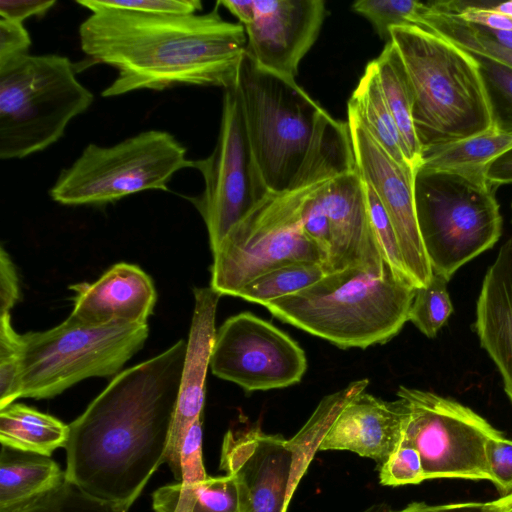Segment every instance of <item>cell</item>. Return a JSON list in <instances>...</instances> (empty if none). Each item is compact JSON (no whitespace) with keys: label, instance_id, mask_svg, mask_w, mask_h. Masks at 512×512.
Here are the masks:
<instances>
[{"label":"cell","instance_id":"6da1fadb","mask_svg":"<svg viewBox=\"0 0 512 512\" xmlns=\"http://www.w3.org/2000/svg\"><path fill=\"white\" fill-rule=\"evenodd\" d=\"M187 341L117 374L69 425L65 479L128 511L165 463Z\"/></svg>","mask_w":512,"mask_h":512},{"label":"cell","instance_id":"7a4b0ae2","mask_svg":"<svg viewBox=\"0 0 512 512\" xmlns=\"http://www.w3.org/2000/svg\"><path fill=\"white\" fill-rule=\"evenodd\" d=\"M83 7L91 14L79 26L82 51L117 71L103 97L178 85H236L247 36L240 23L221 17L218 2L210 12L186 15Z\"/></svg>","mask_w":512,"mask_h":512},{"label":"cell","instance_id":"3957f363","mask_svg":"<svg viewBox=\"0 0 512 512\" xmlns=\"http://www.w3.org/2000/svg\"><path fill=\"white\" fill-rule=\"evenodd\" d=\"M236 87L269 192L296 190L357 168L347 122L334 119L295 80L260 68L245 52Z\"/></svg>","mask_w":512,"mask_h":512},{"label":"cell","instance_id":"277c9868","mask_svg":"<svg viewBox=\"0 0 512 512\" xmlns=\"http://www.w3.org/2000/svg\"><path fill=\"white\" fill-rule=\"evenodd\" d=\"M414 94L412 118L422 154L492 129L474 56L418 26L390 29Z\"/></svg>","mask_w":512,"mask_h":512},{"label":"cell","instance_id":"5b68a950","mask_svg":"<svg viewBox=\"0 0 512 512\" xmlns=\"http://www.w3.org/2000/svg\"><path fill=\"white\" fill-rule=\"evenodd\" d=\"M415 293L416 287L388 265L382 276L350 267L264 307L279 320L337 347L365 349L401 331Z\"/></svg>","mask_w":512,"mask_h":512},{"label":"cell","instance_id":"8992f818","mask_svg":"<svg viewBox=\"0 0 512 512\" xmlns=\"http://www.w3.org/2000/svg\"><path fill=\"white\" fill-rule=\"evenodd\" d=\"M484 168L414 171V202L421 240L434 274L447 280L492 248L502 235L496 188Z\"/></svg>","mask_w":512,"mask_h":512},{"label":"cell","instance_id":"52a82bcc","mask_svg":"<svg viewBox=\"0 0 512 512\" xmlns=\"http://www.w3.org/2000/svg\"><path fill=\"white\" fill-rule=\"evenodd\" d=\"M93 100L66 56L26 54L0 66V159L53 145Z\"/></svg>","mask_w":512,"mask_h":512},{"label":"cell","instance_id":"ba28073f","mask_svg":"<svg viewBox=\"0 0 512 512\" xmlns=\"http://www.w3.org/2000/svg\"><path fill=\"white\" fill-rule=\"evenodd\" d=\"M148 333L147 323L90 325L70 314L49 330L21 335V397L52 398L84 379L119 374Z\"/></svg>","mask_w":512,"mask_h":512},{"label":"cell","instance_id":"9c48e42d","mask_svg":"<svg viewBox=\"0 0 512 512\" xmlns=\"http://www.w3.org/2000/svg\"><path fill=\"white\" fill-rule=\"evenodd\" d=\"M192 167L186 148L169 132L147 130L112 146L88 144L61 170L51 198L63 205H102L147 191H168L173 175Z\"/></svg>","mask_w":512,"mask_h":512},{"label":"cell","instance_id":"30bf717a","mask_svg":"<svg viewBox=\"0 0 512 512\" xmlns=\"http://www.w3.org/2000/svg\"><path fill=\"white\" fill-rule=\"evenodd\" d=\"M324 182L268 192L212 252L210 287L222 296H235L257 277L291 263H318L325 270L326 258L301 222L304 202Z\"/></svg>","mask_w":512,"mask_h":512},{"label":"cell","instance_id":"8fae6325","mask_svg":"<svg viewBox=\"0 0 512 512\" xmlns=\"http://www.w3.org/2000/svg\"><path fill=\"white\" fill-rule=\"evenodd\" d=\"M407 407L403 438L418 451L425 480L490 481L487 445L503 435L460 402L431 391L400 386Z\"/></svg>","mask_w":512,"mask_h":512},{"label":"cell","instance_id":"7c38bea8","mask_svg":"<svg viewBox=\"0 0 512 512\" xmlns=\"http://www.w3.org/2000/svg\"><path fill=\"white\" fill-rule=\"evenodd\" d=\"M204 190L193 199L214 252L230 230L269 192L259 174L248 140L238 89L224 90L217 142L212 153L193 160Z\"/></svg>","mask_w":512,"mask_h":512},{"label":"cell","instance_id":"4fadbf2b","mask_svg":"<svg viewBox=\"0 0 512 512\" xmlns=\"http://www.w3.org/2000/svg\"><path fill=\"white\" fill-rule=\"evenodd\" d=\"M212 373L248 392L297 384L307 370L304 350L272 323L250 312L228 318L216 331Z\"/></svg>","mask_w":512,"mask_h":512},{"label":"cell","instance_id":"5bb4252c","mask_svg":"<svg viewBox=\"0 0 512 512\" xmlns=\"http://www.w3.org/2000/svg\"><path fill=\"white\" fill-rule=\"evenodd\" d=\"M357 170L385 209L395 230L404 265L416 288L426 286L433 275L416 218L414 169L402 166L374 140L356 115L347 112Z\"/></svg>","mask_w":512,"mask_h":512},{"label":"cell","instance_id":"9a60e30c","mask_svg":"<svg viewBox=\"0 0 512 512\" xmlns=\"http://www.w3.org/2000/svg\"><path fill=\"white\" fill-rule=\"evenodd\" d=\"M219 468L235 477L242 512H286L298 485L288 439L258 425L226 432Z\"/></svg>","mask_w":512,"mask_h":512},{"label":"cell","instance_id":"2e32d148","mask_svg":"<svg viewBox=\"0 0 512 512\" xmlns=\"http://www.w3.org/2000/svg\"><path fill=\"white\" fill-rule=\"evenodd\" d=\"M242 24L246 54L260 68L295 80L301 60L318 38L326 17L323 0H251Z\"/></svg>","mask_w":512,"mask_h":512},{"label":"cell","instance_id":"e0dca14e","mask_svg":"<svg viewBox=\"0 0 512 512\" xmlns=\"http://www.w3.org/2000/svg\"><path fill=\"white\" fill-rule=\"evenodd\" d=\"M329 219L327 274L357 267L374 276L387 268L368 211L366 185L357 168L328 180L318 192Z\"/></svg>","mask_w":512,"mask_h":512},{"label":"cell","instance_id":"ac0fdd59","mask_svg":"<svg viewBox=\"0 0 512 512\" xmlns=\"http://www.w3.org/2000/svg\"><path fill=\"white\" fill-rule=\"evenodd\" d=\"M406 419L407 407L401 398L385 401L363 391L339 411L319 451H351L380 467L400 445Z\"/></svg>","mask_w":512,"mask_h":512},{"label":"cell","instance_id":"d6986e66","mask_svg":"<svg viewBox=\"0 0 512 512\" xmlns=\"http://www.w3.org/2000/svg\"><path fill=\"white\" fill-rule=\"evenodd\" d=\"M222 295L211 287L194 288V310L187 340L180 391L165 463L179 479V453L190 426L203 416L205 383L216 337L215 316Z\"/></svg>","mask_w":512,"mask_h":512},{"label":"cell","instance_id":"ffe728a7","mask_svg":"<svg viewBox=\"0 0 512 512\" xmlns=\"http://www.w3.org/2000/svg\"><path fill=\"white\" fill-rule=\"evenodd\" d=\"M71 315L90 325L145 324L156 303L151 278L138 266L118 263L93 283H76Z\"/></svg>","mask_w":512,"mask_h":512},{"label":"cell","instance_id":"44dd1931","mask_svg":"<svg viewBox=\"0 0 512 512\" xmlns=\"http://www.w3.org/2000/svg\"><path fill=\"white\" fill-rule=\"evenodd\" d=\"M475 315L480 345L496 365L512 403V235L485 273Z\"/></svg>","mask_w":512,"mask_h":512},{"label":"cell","instance_id":"7402d4cb","mask_svg":"<svg viewBox=\"0 0 512 512\" xmlns=\"http://www.w3.org/2000/svg\"><path fill=\"white\" fill-rule=\"evenodd\" d=\"M65 480L50 456L1 445L0 512H14Z\"/></svg>","mask_w":512,"mask_h":512},{"label":"cell","instance_id":"603a6c76","mask_svg":"<svg viewBox=\"0 0 512 512\" xmlns=\"http://www.w3.org/2000/svg\"><path fill=\"white\" fill-rule=\"evenodd\" d=\"M380 87L400 133L409 165L415 170L421 162L412 109L414 94L411 81L395 45L389 41L374 60Z\"/></svg>","mask_w":512,"mask_h":512},{"label":"cell","instance_id":"cb8c5ba5","mask_svg":"<svg viewBox=\"0 0 512 512\" xmlns=\"http://www.w3.org/2000/svg\"><path fill=\"white\" fill-rule=\"evenodd\" d=\"M69 425L22 403L0 409V443L22 451L51 456L65 448Z\"/></svg>","mask_w":512,"mask_h":512},{"label":"cell","instance_id":"d4e9b609","mask_svg":"<svg viewBox=\"0 0 512 512\" xmlns=\"http://www.w3.org/2000/svg\"><path fill=\"white\" fill-rule=\"evenodd\" d=\"M347 111L358 117L391 158L402 166H410L400 133L384 99L374 60L367 64L348 101Z\"/></svg>","mask_w":512,"mask_h":512},{"label":"cell","instance_id":"484cf974","mask_svg":"<svg viewBox=\"0 0 512 512\" xmlns=\"http://www.w3.org/2000/svg\"><path fill=\"white\" fill-rule=\"evenodd\" d=\"M415 26L433 32L473 54L488 57L512 68V50L484 35L475 24L459 16L458 1L424 4Z\"/></svg>","mask_w":512,"mask_h":512},{"label":"cell","instance_id":"4316f807","mask_svg":"<svg viewBox=\"0 0 512 512\" xmlns=\"http://www.w3.org/2000/svg\"><path fill=\"white\" fill-rule=\"evenodd\" d=\"M510 149L512 133L492 128L422 154L419 165L437 170L487 169L490 163Z\"/></svg>","mask_w":512,"mask_h":512},{"label":"cell","instance_id":"83f0119b","mask_svg":"<svg viewBox=\"0 0 512 512\" xmlns=\"http://www.w3.org/2000/svg\"><path fill=\"white\" fill-rule=\"evenodd\" d=\"M326 274L323 266L318 263L295 262L257 277L241 288L235 296L265 306L271 301L311 286Z\"/></svg>","mask_w":512,"mask_h":512},{"label":"cell","instance_id":"f1b7e54d","mask_svg":"<svg viewBox=\"0 0 512 512\" xmlns=\"http://www.w3.org/2000/svg\"><path fill=\"white\" fill-rule=\"evenodd\" d=\"M448 282L443 276L433 273L426 286L416 288L408 321L428 338L437 336L454 310Z\"/></svg>","mask_w":512,"mask_h":512},{"label":"cell","instance_id":"f546056e","mask_svg":"<svg viewBox=\"0 0 512 512\" xmlns=\"http://www.w3.org/2000/svg\"><path fill=\"white\" fill-rule=\"evenodd\" d=\"M471 54L479 66L490 106L492 127L500 132L512 133V68L488 57Z\"/></svg>","mask_w":512,"mask_h":512},{"label":"cell","instance_id":"4dcf8cb0","mask_svg":"<svg viewBox=\"0 0 512 512\" xmlns=\"http://www.w3.org/2000/svg\"><path fill=\"white\" fill-rule=\"evenodd\" d=\"M14 512H127L113 503L85 493L66 479Z\"/></svg>","mask_w":512,"mask_h":512},{"label":"cell","instance_id":"1f68e13d","mask_svg":"<svg viewBox=\"0 0 512 512\" xmlns=\"http://www.w3.org/2000/svg\"><path fill=\"white\" fill-rule=\"evenodd\" d=\"M21 335L12 327L10 314L0 316V409L21 398Z\"/></svg>","mask_w":512,"mask_h":512},{"label":"cell","instance_id":"d6a6232c","mask_svg":"<svg viewBox=\"0 0 512 512\" xmlns=\"http://www.w3.org/2000/svg\"><path fill=\"white\" fill-rule=\"evenodd\" d=\"M424 3L414 0H360L352 8L368 19L379 36L390 41V29L413 25Z\"/></svg>","mask_w":512,"mask_h":512},{"label":"cell","instance_id":"836d02e7","mask_svg":"<svg viewBox=\"0 0 512 512\" xmlns=\"http://www.w3.org/2000/svg\"><path fill=\"white\" fill-rule=\"evenodd\" d=\"M365 185L372 229L383 261L397 276L412 284L404 265L393 225L373 189L368 184L365 183Z\"/></svg>","mask_w":512,"mask_h":512},{"label":"cell","instance_id":"e575fe53","mask_svg":"<svg viewBox=\"0 0 512 512\" xmlns=\"http://www.w3.org/2000/svg\"><path fill=\"white\" fill-rule=\"evenodd\" d=\"M191 512H242L234 476H208L195 489Z\"/></svg>","mask_w":512,"mask_h":512},{"label":"cell","instance_id":"d590c367","mask_svg":"<svg viewBox=\"0 0 512 512\" xmlns=\"http://www.w3.org/2000/svg\"><path fill=\"white\" fill-rule=\"evenodd\" d=\"M379 481L384 486L419 484L425 481L421 457L404 438L387 461L379 467Z\"/></svg>","mask_w":512,"mask_h":512},{"label":"cell","instance_id":"8d00e7d4","mask_svg":"<svg viewBox=\"0 0 512 512\" xmlns=\"http://www.w3.org/2000/svg\"><path fill=\"white\" fill-rule=\"evenodd\" d=\"M81 6H96L147 14L186 15L202 9L198 0H78Z\"/></svg>","mask_w":512,"mask_h":512},{"label":"cell","instance_id":"74e56055","mask_svg":"<svg viewBox=\"0 0 512 512\" xmlns=\"http://www.w3.org/2000/svg\"><path fill=\"white\" fill-rule=\"evenodd\" d=\"M326 182L317 187L304 202L301 209V222L305 234L318 246L325 256V270L327 273L331 250L330 225L326 211L318 196L319 190Z\"/></svg>","mask_w":512,"mask_h":512},{"label":"cell","instance_id":"f35d334b","mask_svg":"<svg viewBox=\"0 0 512 512\" xmlns=\"http://www.w3.org/2000/svg\"><path fill=\"white\" fill-rule=\"evenodd\" d=\"M487 462L491 480L501 496L512 492V439L503 435L489 441Z\"/></svg>","mask_w":512,"mask_h":512},{"label":"cell","instance_id":"ab89813d","mask_svg":"<svg viewBox=\"0 0 512 512\" xmlns=\"http://www.w3.org/2000/svg\"><path fill=\"white\" fill-rule=\"evenodd\" d=\"M31 38L23 23L0 18V66L28 54Z\"/></svg>","mask_w":512,"mask_h":512},{"label":"cell","instance_id":"60d3db41","mask_svg":"<svg viewBox=\"0 0 512 512\" xmlns=\"http://www.w3.org/2000/svg\"><path fill=\"white\" fill-rule=\"evenodd\" d=\"M459 16L467 22L485 28L512 31V16L493 9V5L458 1Z\"/></svg>","mask_w":512,"mask_h":512},{"label":"cell","instance_id":"b9f144b4","mask_svg":"<svg viewBox=\"0 0 512 512\" xmlns=\"http://www.w3.org/2000/svg\"><path fill=\"white\" fill-rule=\"evenodd\" d=\"M19 281L16 268L6 250H0V316L10 314L19 300Z\"/></svg>","mask_w":512,"mask_h":512},{"label":"cell","instance_id":"7bdbcfd3","mask_svg":"<svg viewBox=\"0 0 512 512\" xmlns=\"http://www.w3.org/2000/svg\"><path fill=\"white\" fill-rule=\"evenodd\" d=\"M55 3L54 0H1L0 18L23 23L30 17L43 16Z\"/></svg>","mask_w":512,"mask_h":512},{"label":"cell","instance_id":"ee69618b","mask_svg":"<svg viewBox=\"0 0 512 512\" xmlns=\"http://www.w3.org/2000/svg\"><path fill=\"white\" fill-rule=\"evenodd\" d=\"M391 512H483V502L469 501L435 505L412 502L402 509Z\"/></svg>","mask_w":512,"mask_h":512},{"label":"cell","instance_id":"f6af8a7d","mask_svg":"<svg viewBox=\"0 0 512 512\" xmlns=\"http://www.w3.org/2000/svg\"><path fill=\"white\" fill-rule=\"evenodd\" d=\"M486 176L488 181L495 187L512 184V149L489 164Z\"/></svg>","mask_w":512,"mask_h":512},{"label":"cell","instance_id":"bcb514c9","mask_svg":"<svg viewBox=\"0 0 512 512\" xmlns=\"http://www.w3.org/2000/svg\"><path fill=\"white\" fill-rule=\"evenodd\" d=\"M483 512H512V492L498 499L483 502Z\"/></svg>","mask_w":512,"mask_h":512},{"label":"cell","instance_id":"7dc6e473","mask_svg":"<svg viewBox=\"0 0 512 512\" xmlns=\"http://www.w3.org/2000/svg\"><path fill=\"white\" fill-rule=\"evenodd\" d=\"M478 29L486 36L500 44L501 46L512 50V31H501L478 26Z\"/></svg>","mask_w":512,"mask_h":512},{"label":"cell","instance_id":"c3c4849f","mask_svg":"<svg viewBox=\"0 0 512 512\" xmlns=\"http://www.w3.org/2000/svg\"><path fill=\"white\" fill-rule=\"evenodd\" d=\"M493 9L512 16V1L502 2L492 6Z\"/></svg>","mask_w":512,"mask_h":512},{"label":"cell","instance_id":"681fc988","mask_svg":"<svg viewBox=\"0 0 512 512\" xmlns=\"http://www.w3.org/2000/svg\"><path fill=\"white\" fill-rule=\"evenodd\" d=\"M392 509L388 504L380 503L369 506L367 509L361 512H391Z\"/></svg>","mask_w":512,"mask_h":512},{"label":"cell","instance_id":"f907efd6","mask_svg":"<svg viewBox=\"0 0 512 512\" xmlns=\"http://www.w3.org/2000/svg\"><path fill=\"white\" fill-rule=\"evenodd\" d=\"M511 213H512V203H511ZM511 222H512V217H511Z\"/></svg>","mask_w":512,"mask_h":512}]
</instances>
